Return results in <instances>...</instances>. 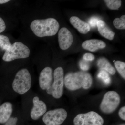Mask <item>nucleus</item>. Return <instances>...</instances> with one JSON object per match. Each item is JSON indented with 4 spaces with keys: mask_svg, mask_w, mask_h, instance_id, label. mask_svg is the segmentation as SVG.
<instances>
[{
    "mask_svg": "<svg viewBox=\"0 0 125 125\" xmlns=\"http://www.w3.org/2000/svg\"><path fill=\"white\" fill-rule=\"evenodd\" d=\"M18 118L16 117H11L4 125H16L18 122Z\"/></svg>",
    "mask_w": 125,
    "mask_h": 125,
    "instance_id": "25",
    "label": "nucleus"
},
{
    "mask_svg": "<svg viewBox=\"0 0 125 125\" xmlns=\"http://www.w3.org/2000/svg\"><path fill=\"white\" fill-rule=\"evenodd\" d=\"M11 45L8 37L0 34V47L2 50L5 51L9 50L11 47Z\"/></svg>",
    "mask_w": 125,
    "mask_h": 125,
    "instance_id": "17",
    "label": "nucleus"
},
{
    "mask_svg": "<svg viewBox=\"0 0 125 125\" xmlns=\"http://www.w3.org/2000/svg\"><path fill=\"white\" fill-rule=\"evenodd\" d=\"M33 107L31 110L30 116L33 120H38L46 112V105L43 101L39 100L38 96H36L33 99Z\"/></svg>",
    "mask_w": 125,
    "mask_h": 125,
    "instance_id": "9",
    "label": "nucleus"
},
{
    "mask_svg": "<svg viewBox=\"0 0 125 125\" xmlns=\"http://www.w3.org/2000/svg\"><path fill=\"white\" fill-rule=\"evenodd\" d=\"M104 120L96 112L78 114L74 118V125H103Z\"/></svg>",
    "mask_w": 125,
    "mask_h": 125,
    "instance_id": "7",
    "label": "nucleus"
},
{
    "mask_svg": "<svg viewBox=\"0 0 125 125\" xmlns=\"http://www.w3.org/2000/svg\"><path fill=\"white\" fill-rule=\"evenodd\" d=\"M97 27L100 34L105 38L112 40L114 39L115 33L103 20H99L97 24Z\"/></svg>",
    "mask_w": 125,
    "mask_h": 125,
    "instance_id": "15",
    "label": "nucleus"
},
{
    "mask_svg": "<svg viewBox=\"0 0 125 125\" xmlns=\"http://www.w3.org/2000/svg\"><path fill=\"white\" fill-rule=\"evenodd\" d=\"M97 65L101 69L104 70L111 74L114 75L115 73V68L106 58L102 57L99 58L98 60Z\"/></svg>",
    "mask_w": 125,
    "mask_h": 125,
    "instance_id": "16",
    "label": "nucleus"
},
{
    "mask_svg": "<svg viewBox=\"0 0 125 125\" xmlns=\"http://www.w3.org/2000/svg\"><path fill=\"white\" fill-rule=\"evenodd\" d=\"M58 40L61 49L65 50L68 49L72 45L73 37L69 30L63 27L58 32Z\"/></svg>",
    "mask_w": 125,
    "mask_h": 125,
    "instance_id": "10",
    "label": "nucleus"
},
{
    "mask_svg": "<svg viewBox=\"0 0 125 125\" xmlns=\"http://www.w3.org/2000/svg\"><path fill=\"white\" fill-rule=\"evenodd\" d=\"M30 54L29 48L22 43L16 42L11 45L9 50L5 51L2 57L5 62H10L14 60L28 58Z\"/></svg>",
    "mask_w": 125,
    "mask_h": 125,
    "instance_id": "4",
    "label": "nucleus"
},
{
    "mask_svg": "<svg viewBox=\"0 0 125 125\" xmlns=\"http://www.w3.org/2000/svg\"><path fill=\"white\" fill-rule=\"evenodd\" d=\"M9 0H0V4H3L9 2Z\"/></svg>",
    "mask_w": 125,
    "mask_h": 125,
    "instance_id": "28",
    "label": "nucleus"
},
{
    "mask_svg": "<svg viewBox=\"0 0 125 125\" xmlns=\"http://www.w3.org/2000/svg\"><path fill=\"white\" fill-rule=\"evenodd\" d=\"M60 24L55 19L49 18L33 21L30 28L34 33L39 37L52 36L58 32Z\"/></svg>",
    "mask_w": 125,
    "mask_h": 125,
    "instance_id": "2",
    "label": "nucleus"
},
{
    "mask_svg": "<svg viewBox=\"0 0 125 125\" xmlns=\"http://www.w3.org/2000/svg\"><path fill=\"white\" fill-rule=\"evenodd\" d=\"M113 25L118 29H125V15H122L120 18H116L114 20Z\"/></svg>",
    "mask_w": 125,
    "mask_h": 125,
    "instance_id": "20",
    "label": "nucleus"
},
{
    "mask_svg": "<svg viewBox=\"0 0 125 125\" xmlns=\"http://www.w3.org/2000/svg\"><path fill=\"white\" fill-rule=\"evenodd\" d=\"M97 77L106 85H109L111 83V79L107 72L102 70L99 72Z\"/></svg>",
    "mask_w": 125,
    "mask_h": 125,
    "instance_id": "18",
    "label": "nucleus"
},
{
    "mask_svg": "<svg viewBox=\"0 0 125 125\" xmlns=\"http://www.w3.org/2000/svg\"><path fill=\"white\" fill-rule=\"evenodd\" d=\"M84 49L91 52H94L99 49L105 48L106 44L103 41L98 39L87 40L82 43Z\"/></svg>",
    "mask_w": 125,
    "mask_h": 125,
    "instance_id": "13",
    "label": "nucleus"
},
{
    "mask_svg": "<svg viewBox=\"0 0 125 125\" xmlns=\"http://www.w3.org/2000/svg\"><path fill=\"white\" fill-rule=\"evenodd\" d=\"M98 18L96 17H93L90 19L89 23L90 26L93 28H94L97 26L98 22L99 21Z\"/></svg>",
    "mask_w": 125,
    "mask_h": 125,
    "instance_id": "23",
    "label": "nucleus"
},
{
    "mask_svg": "<svg viewBox=\"0 0 125 125\" xmlns=\"http://www.w3.org/2000/svg\"><path fill=\"white\" fill-rule=\"evenodd\" d=\"M125 125V124H123V125Z\"/></svg>",
    "mask_w": 125,
    "mask_h": 125,
    "instance_id": "29",
    "label": "nucleus"
},
{
    "mask_svg": "<svg viewBox=\"0 0 125 125\" xmlns=\"http://www.w3.org/2000/svg\"><path fill=\"white\" fill-rule=\"evenodd\" d=\"M79 66L81 70L84 71H86L89 69L90 65L89 63L84 60H81L80 61Z\"/></svg>",
    "mask_w": 125,
    "mask_h": 125,
    "instance_id": "22",
    "label": "nucleus"
},
{
    "mask_svg": "<svg viewBox=\"0 0 125 125\" xmlns=\"http://www.w3.org/2000/svg\"><path fill=\"white\" fill-rule=\"evenodd\" d=\"M5 29L6 25L4 21L0 17V33L4 31Z\"/></svg>",
    "mask_w": 125,
    "mask_h": 125,
    "instance_id": "27",
    "label": "nucleus"
},
{
    "mask_svg": "<svg viewBox=\"0 0 125 125\" xmlns=\"http://www.w3.org/2000/svg\"><path fill=\"white\" fill-rule=\"evenodd\" d=\"M52 70L49 67H45L40 72L39 76V87L43 90H46L52 83Z\"/></svg>",
    "mask_w": 125,
    "mask_h": 125,
    "instance_id": "11",
    "label": "nucleus"
},
{
    "mask_svg": "<svg viewBox=\"0 0 125 125\" xmlns=\"http://www.w3.org/2000/svg\"><path fill=\"white\" fill-rule=\"evenodd\" d=\"M114 65L119 73L121 76L125 79V63L119 61H117L114 62Z\"/></svg>",
    "mask_w": 125,
    "mask_h": 125,
    "instance_id": "21",
    "label": "nucleus"
},
{
    "mask_svg": "<svg viewBox=\"0 0 125 125\" xmlns=\"http://www.w3.org/2000/svg\"><path fill=\"white\" fill-rule=\"evenodd\" d=\"M13 112L11 103L5 102L0 106V123L5 124L11 117Z\"/></svg>",
    "mask_w": 125,
    "mask_h": 125,
    "instance_id": "12",
    "label": "nucleus"
},
{
    "mask_svg": "<svg viewBox=\"0 0 125 125\" xmlns=\"http://www.w3.org/2000/svg\"><path fill=\"white\" fill-rule=\"evenodd\" d=\"M70 22L79 32L82 34L87 33L90 30L89 24L76 16H73L70 19Z\"/></svg>",
    "mask_w": 125,
    "mask_h": 125,
    "instance_id": "14",
    "label": "nucleus"
},
{
    "mask_svg": "<svg viewBox=\"0 0 125 125\" xmlns=\"http://www.w3.org/2000/svg\"><path fill=\"white\" fill-rule=\"evenodd\" d=\"M67 113L65 109L57 108L46 112L42 121L46 125H60L67 118Z\"/></svg>",
    "mask_w": 125,
    "mask_h": 125,
    "instance_id": "8",
    "label": "nucleus"
},
{
    "mask_svg": "<svg viewBox=\"0 0 125 125\" xmlns=\"http://www.w3.org/2000/svg\"><path fill=\"white\" fill-rule=\"evenodd\" d=\"M93 82L92 75L84 71L70 72L64 78V84L70 90L74 91L83 88L87 89L91 87Z\"/></svg>",
    "mask_w": 125,
    "mask_h": 125,
    "instance_id": "1",
    "label": "nucleus"
},
{
    "mask_svg": "<svg viewBox=\"0 0 125 125\" xmlns=\"http://www.w3.org/2000/svg\"><path fill=\"white\" fill-rule=\"evenodd\" d=\"M54 81L46 90L47 93L56 99L61 98L63 94L64 85V70L62 67L56 68L54 73Z\"/></svg>",
    "mask_w": 125,
    "mask_h": 125,
    "instance_id": "5",
    "label": "nucleus"
},
{
    "mask_svg": "<svg viewBox=\"0 0 125 125\" xmlns=\"http://www.w3.org/2000/svg\"><path fill=\"white\" fill-rule=\"evenodd\" d=\"M83 58L84 60L87 61H93L94 59V56L90 53H87L83 56Z\"/></svg>",
    "mask_w": 125,
    "mask_h": 125,
    "instance_id": "24",
    "label": "nucleus"
},
{
    "mask_svg": "<svg viewBox=\"0 0 125 125\" xmlns=\"http://www.w3.org/2000/svg\"><path fill=\"white\" fill-rule=\"evenodd\" d=\"M104 1L108 7L111 10H117L121 5L120 0H105Z\"/></svg>",
    "mask_w": 125,
    "mask_h": 125,
    "instance_id": "19",
    "label": "nucleus"
},
{
    "mask_svg": "<svg viewBox=\"0 0 125 125\" xmlns=\"http://www.w3.org/2000/svg\"><path fill=\"white\" fill-rule=\"evenodd\" d=\"M120 102V97L117 93L109 91L104 96L100 105V109L104 113L110 114L117 109Z\"/></svg>",
    "mask_w": 125,
    "mask_h": 125,
    "instance_id": "6",
    "label": "nucleus"
},
{
    "mask_svg": "<svg viewBox=\"0 0 125 125\" xmlns=\"http://www.w3.org/2000/svg\"><path fill=\"white\" fill-rule=\"evenodd\" d=\"M119 116L123 120H125V107L123 106L121 108L118 112Z\"/></svg>",
    "mask_w": 125,
    "mask_h": 125,
    "instance_id": "26",
    "label": "nucleus"
},
{
    "mask_svg": "<svg viewBox=\"0 0 125 125\" xmlns=\"http://www.w3.org/2000/svg\"><path fill=\"white\" fill-rule=\"evenodd\" d=\"M32 79L28 70H20L16 73L12 86L14 91L22 95L28 92L31 88Z\"/></svg>",
    "mask_w": 125,
    "mask_h": 125,
    "instance_id": "3",
    "label": "nucleus"
}]
</instances>
